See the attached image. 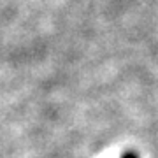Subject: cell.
I'll return each mask as SVG.
<instances>
[{
  "instance_id": "obj_1",
  "label": "cell",
  "mask_w": 158,
  "mask_h": 158,
  "mask_svg": "<svg viewBox=\"0 0 158 158\" xmlns=\"http://www.w3.org/2000/svg\"><path fill=\"white\" fill-rule=\"evenodd\" d=\"M121 158H137V155H135V153H132V151H128V153H125Z\"/></svg>"
}]
</instances>
